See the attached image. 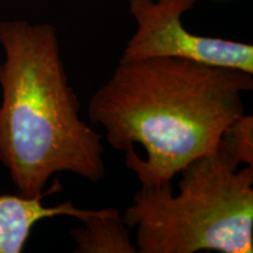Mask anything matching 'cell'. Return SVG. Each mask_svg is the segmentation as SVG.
<instances>
[{"label": "cell", "mask_w": 253, "mask_h": 253, "mask_svg": "<svg viewBox=\"0 0 253 253\" xmlns=\"http://www.w3.org/2000/svg\"><path fill=\"white\" fill-rule=\"evenodd\" d=\"M253 74L179 58L119 62L95 91L90 121L142 185L170 183L182 169L218 149L225 129L244 115Z\"/></svg>", "instance_id": "6da1fadb"}, {"label": "cell", "mask_w": 253, "mask_h": 253, "mask_svg": "<svg viewBox=\"0 0 253 253\" xmlns=\"http://www.w3.org/2000/svg\"><path fill=\"white\" fill-rule=\"evenodd\" d=\"M0 42V162L20 195H43L58 172L99 183L106 173L102 135L80 118L54 27L1 21Z\"/></svg>", "instance_id": "7a4b0ae2"}, {"label": "cell", "mask_w": 253, "mask_h": 253, "mask_svg": "<svg viewBox=\"0 0 253 253\" xmlns=\"http://www.w3.org/2000/svg\"><path fill=\"white\" fill-rule=\"evenodd\" d=\"M179 173L177 195L171 182L142 185L126 209L137 252L252 253L253 166L239 169L218 145Z\"/></svg>", "instance_id": "3957f363"}, {"label": "cell", "mask_w": 253, "mask_h": 253, "mask_svg": "<svg viewBox=\"0 0 253 253\" xmlns=\"http://www.w3.org/2000/svg\"><path fill=\"white\" fill-rule=\"evenodd\" d=\"M197 0H129L137 30L126 43L123 61L179 58L253 74V47L221 38L196 36L185 30L182 15Z\"/></svg>", "instance_id": "277c9868"}, {"label": "cell", "mask_w": 253, "mask_h": 253, "mask_svg": "<svg viewBox=\"0 0 253 253\" xmlns=\"http://www.w3.org/2000/svg\"><path fill=\"white\" fill-rule=\"evenodd\" d=\"M45 196L0 195V253L23 252L34 225L45 218L72 216L82 221L91 212L75 208L71 201L46 207L41 202Z\"/></svg>", "instance_id": "5b68a950"}, {"label": "cell", "mask_w": 253, "mask_h": 253, "mask_svg": "<svg viewBox=\"0 0 253 253\" xmlns=\"http://www.w3.org/2000/svg\"><path fill=\"white\" fill-rule=\"evenodd\" d=\"M84 226L71 231L77 253H136L129 230L118 209L91 210L82 220Z\"/></svg>", "instance_id": "8992f818"}, {"label": "cell", "mask_w": 253, "mask_h": 253, "mask_svg": "<svg viewBox=\"0 0 253 253\" xmlns=\"http://www.w3.org/2000/svg\"><path fill=\"white\" fill-rule=\"evenodd\" d=\"M219 148L236 163L253 166V118L240 116L221 135Z\"/></svg>", "instance_id": "52a82bcc"}]
</instances>
